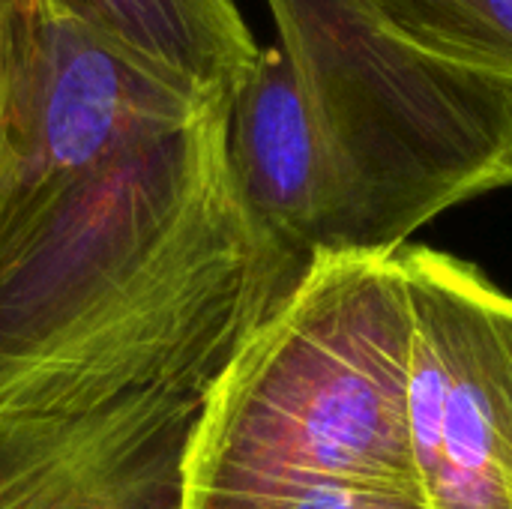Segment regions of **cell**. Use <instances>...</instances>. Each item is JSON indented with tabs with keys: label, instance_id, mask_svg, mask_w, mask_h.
I'll return each mask as SVG.
<instances>
[{
	"label": "cell",
	"instance_id": "6da1fadb",
	"mask_svg": "<svg viewBox=\"0 0 512 509\" xmlns=\"http://www.w3.org/2000/svg\"><path fill=\"white\" fill-rule=\"evenodd\" d=\"M228 102L123 147L0 240V414L213 387L300 285L309 267L231 180Z\"/></svg>",
	"mask_w": 512,
	"mask_h": 509
},
{
	"label": "cell",
	"instance_id": "7a4b0ae2",
	"mask_svg": "<svg viewBox=\"0 0 512 509\" xmlns=\"http://www.w3.org/2000/svg\"><path fill=\"white\" fill-rule=\"evenodd\" d=\"M228 102L225 159L252 219L306 267L396 258L441 213L512 186V78L423 51L372 0H267Z\"/></svg>",
	"mask_w": 512,
	"mask_h": 509
},
{
	"label": "cell",
	"instance_id": "3957f363",
	"mask_svg": "<svg viewBox=\"0 0 512 509\" xmlns=\"http://www.w3.org/2000/svg\"><path fill=\"white\" fill-rule=\"evenodd\" d=\"M411 333L399 255L309 264L207 393L183 509H273L327 486L420 492Z\"/></svg>",
	"mask_w": 512,
	"mask_h": 509
},
{
	"label": "cell",
	"instance_id": "277c9868",
	"mask_svg": "<svg viewBox=\"0 0 512 509\" xmlns=\"http://www.w3.org/2000/svg\"><path fill=\"white\" fill-rule=\"evenodd\" d=\"M228 99L132 54L78 0H12L0 240L123 147L180 129Z\"/></svg>",
	"mask_w": 512,
	"mask_h": 509
},
{
	"label": "cell",
	"instance_id": "5b68a950",
	"mask_svg": "<svg viewBox=\"0 0 512 509\" xmlns=\"http://www.w3.org/2000/svg\"><path fill=\"white\" fill-rule=\"evenodd\" d=\"M411 297L408 435L426 509H512V297L474 264L399 252Z\"/></svg>",
	"mask_w": 512,
	"mask_h": 509
},
{
	"label": "cell",
	"instance_id": "8992f818",
	"mask_svg": "<svg viewBox=\"0 0 512 509\" xmlns=\"http://www.w3.org/2000/svg\"><path fill=\"white\" fill-rule=\"evenodd\" d=\"M210 390L165 381L0 414V509H183Z\"/></svg>",
	"mask_w": 512,
	"mask_h": 509
},
{
	"label": "cell",
	"instance_id": "52a82bcc",
	"mask_svg": "<svg viewBox=\"0 0 512 509\" xmlns=\"http://www.w3.org/2000/svg\"><path fill=\"white\" fill-rule=\"evenodd\" d=\"M117 42L147 63L228 99L261 45L234 0H78Z\"/></svg>",
	"mask_w": 512,
	"mask_h": 509
},
{
	"label": "cell",
	"instance_id": "ba28073f",
	"mask_svg": "<svg viewBox=\"0 0 512 509\" xmlns=\"http://www.w3.org/2000/svg\"><path fill=\"white\" fill-rule=\"evenodd\" d=\"M423 51L512 78V0H372Z\"/></svg>",
	"mask_w": 512,
	"mask_h": 509
},
{
	"label": "cell",
	"instance_id": "9c48e42d",
	"mask_svg": "<svg viewBox=\"0 0 512 509\" xmlns=\"http://www.w3.org/2000/svg\"><path fill=\"white\" fill-rule=\"evenodd\" d=\"M273 509H426V501L414 489L327 486V489L303 492Z\"/></svg>",
	"mask_w": 512,
	"mask_h": 509
},
{
	"label": "cell",
	"instance_id": "30bf717a",
	"mask_svg": "<svg viewBox=\"0 0 512 509\" xmlns=\"http://www.w3.org/2000/svg\"><path fill=\"white\" fill-rule=\"evenodd\" d=\"M9 63H12V0H0V126L9 90Z\"/></svg>",
	"mask_w": 512,
	"mask_h": 509
}]
</instances>
